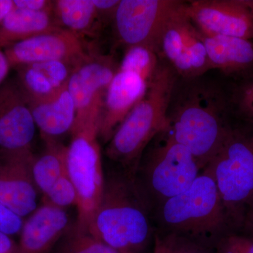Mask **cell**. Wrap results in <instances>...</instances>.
Returning <instances> with one entry per match:
<instances>
[{
  "label": "cell",
  "mask_w": 253,
  "mask_h": 253,
  "mask_svg": "<svg viewBox=\"0 0 253 253\" xmlns=\"http://www.w3.org/2000/svg\"><path fill=\"white\" fill-rule=\"evenodd\" d=\"M69 229L64 210L44 204L23 224L16 253H52Z\"/></svg>",
  "instance_id": "16"
},
{
  "label": "cell",
  "mask_w": 253,
  "mask_h": 253,
  "mask_svg": "<svg viewBox=\"0 0 253 253\" xmlns=\"http://www.w3.org/2000/svg\"><path fill=\"white\" fill-rule=\"evenodd\" d=\"M118 66L112 56L90 52L73 68L67 89L76 106L74 124L99 118L105 94Z\"/></svg>",
  "instance_id": "10"
},
{
  "label": "cell",
  "mask_w": 253,
  "mask_h": 253,
  "mask_svg": "<svg viewBox=\"0 0 253 253\" xmlns=\"http://www.w3.org/2000/svg\"><path fill=\"white\" fill-rule=\"evenodd\" d=\"M77 65L52 61L16 68L18 85L28 101H42L54 96L67 86Z\"/></svg>",
  "instance_id": "17"
},
{
  "label": "cell",
  "mask_w": 253,
  "mask_h": 253,
  "mask_svg": "<svg viewBox=\"0 0 253 253\" xmlns=\"http://www.w3.org/2000/svg\"><path fill=\"white\" fill-rule=\"evenodd\" d=\"M10 65L4 51L0 49V85L5 82L6 76L9 72Z\"/></svg>",
  "instance_id": "33"
},
{
  "label": "cell",
  "mask_w": 253,
  "mask_h": 253,
  "mask_svg": "<svg viewBox=\"0 0 253 253\" xmlns=\"http://www.w3.org/2000/svg\"><path fill=\"white\" fill-rule=\"evenodd\" d=\"M204 170L212 176L231 232H241L253 206V128L230 126Z\"/></svg>",
  "instance_id": "5"
},
{
  "label": "cell",
  "mask_w": 253,
  "mask_h": 253,
  "mask_svg": "<svg viewBox=\"0 0 253 253\" xmlns=\"http://www.w3.org/2000/svg\"><path fill=\"white\" fill-rule=\"evenodd\" d=\"M61 28L54 13L36 12L14 6L0 26V49Z\"/></svg>",
  "instance_id": "20"
},
{
  "label": "cell",
  "mask_w": 253,
  "mask_h": 253,
  "mask_svg": "<svg viewBox=\"0 0 253 253\" xmlns=\"http://www.w3.org/2000/svg\"><path fill=\"white\" fill-rule=\"evenodd\" d=\"M22 218L0 203V231L11 236L21 233Z\"/></svg>",
  "instance_id": "29"
},
{
  "label": "cell",
  "mask_w": 253,
  "mask_h": 253,
  "mask_svg": "<svg viewBox=\"0 0 253 253\" xmlns=\"http://www.w3.org/2000/svg\"><path fill=\"white\" fill-rule=\"evenodd\" d=\"M201 78H178L168 111V131L189 150L203 171L231 126L225 94L215 83Z\"/></svg>",
  "instance_id": "1"
},
{
  "label": "cell",
  "mask_w": 253,
  "mask_h": 253,
  "mask_svg": "<svg viewBox=\"0 0 253 253\" xmlns=\"http://www.w3.org/2000/svg\"><path fill=\"white\" fill-rule=\"evenodd\" d=\"M15 7L36 12L54 13V1L49 0H14Z\"/></svg>",
  "instance_id": "30"
},
{
  "label": "cell",
  "mask_w": 253,
  "mask_h": 253,
  "mask_svg": "<svg viewBox=\"0 0 253 253\" xmlns=\"http://www.w3.org/2000/svg\"><path fill=\"white\" fill-rule=\"evenodd\" d=\"M44 195V204L51 205L62 209L72 205L77 206V192L68 176V172L65 173Z\"/></svg>",
  "instance_id": "26"
},
{
  "label": "cell",
  "mask_w": 253,
  "mask_h": 253,
  "mask_svg": "<svg viewBox=\"0 0 253 253\" xmlns=\"http://www.w3.org/2000/svg\"><path fill=\"white\" fill-rule=\"evenodd\" d=\"M54 253H121L76 224L70 227Z\"/></svg>",
  "instance_id": "23"
},
{
  "label": "cell",
  "mask_w": 253,
  "mask_h": 253,
  "mask_svg": "<svg viewBox=\"0 0 253 253\" xmlns=\"http://www.w3.org/2000/svg\"><path fill=\"white\" fill-rule=\"evenodd\" d=\"M101 21L112 20L121 0H92Z\"/></svg>",
  "instance_id": "31"
},
{
  "label": "cell",
  "mask_w": 253,
  "mask_h": 253,
  "mask_svg": "<svg viewBox=\"0 0 253 253\" xmlns=\"http://www.w3.org/2000/svg\"><path fill=\"white\" fill-rule=\"evenodd\" d=\"M234 98L240 112L253 123V77L248 80L244 85L240 87Z\"/></svg>",
  "instance_id": "28"
},
{
  "label": "cell",
  "mask_w": 253,
  "mask_h": 253,
  "mask_svg": "<svg viewBox=\"0 0 253 253\" xmlns=\"http://www.w3.org/2000/svg\"><path fill=\"white\" fill-rule=\"evenodd\" d=\"M84 229L121 253H151L154 249L151 213L134 180L125 174L106 182L101 204Z\"/></svg>",
  "instance_id": "3"
},
{
  "label": "cell",
  "mask_w": 253,
  "mask_h": 253,
  "mask_svg": "<svg viewBox=\"0 0 253 253\" xmlns=\"http://www.w3.org/2000/svg\"><path fill=\"white\" fill-rule=\"evenodd\" d=\"M54 15L61 28L83 40L94 35L101 23L92 0H56Z\"/></svg>",
  "instance_id": "21"
},
{
  "label": "cell",
  "mask_w": 253,
  "mask_h": 253,
  "mask_svg": "<svg viewBox=\"0 0 253 253\" xmlns=\"http://www.w3.org/2000/svg\"><path fill=\"white\" fill-rule=\"evenodd\" d=\"M214 253H253V236L244 233L229 232L219 240Z\"/></svg>",
  "instance_id": "27"
},
{
  "label": "cell",
  "mask_w": 253,
  "mask_h": 253,
  "mask_svg": "<svg viewBox=\"0 0 253 253\" xmlns=\"http://www.w3.org/2000/svg\"><path fill=\"white\" fill-rule=\"evenodd\" d=\"M36 123L16 80L0 85V154L32 151Z\"/></svg>",
  "instance_id": "14"
},
{
  "label": "cell",
  "mask_w": 253,
  "mask_h": 253,
  "mask_svg": "<svg viewBox=\"0 0 253 253\" xmlns=\"http://www.w3.org/2000/svg\"><path fill=\"white\" fill-rule=\"evenodd\" d=\"M253 236V206L248 213L241 232Z\"/></svg>",
  "instance_id": "35"
},
{
  "label": "cell",
  "mask_w": 253,
  "mask_h": 253,
  "mask_svg": "<svg viewBox=\"0 0 253 253\" xmlns=\"http://www.w3.org/2000/svg\"><path fill=\"white\" fill-rule=\"evenodd\" d=\"M184 2L177 0H121L113 19L117 42L126 49L147 46L155 50L163 28Z\"/></svg>",
  "instance_id": "9"
},
{
  "label": "cell",
  "mask_w": 253,
  "mask_h": 253,
  "mask_svg": "<svg viewBox=\"0 0 253 253\" xmlns=\"http://www.w3.org/2000/svg\"><path fill=\"white\" fill-rule=\"evenodd\" d=\"M155 51L183 79L202 77L211 70L202 33L186 14V1L163 28Z\"/></svg>",
  "instance_id": "8"
},
{
  "label": "cell",
  "mask_w": 253,
  "mask_h": 253,
  "mask_svg": "<svg viewBox=\"0 0 253 253\" xmlns=\"http://www.w3.org/2000/svg\"><path fill=\"white\" fill-rule=\"evenodd\" d=\"M14 8V0H0V26Z\"/></svg>",
  "instance_id": "34"
},
{
  "label": "cell",
  "mask_w": 253,
  "mask_h": 253,
  "mask_svg": "<svg viewBox=\"0 0 253 253\" xmlns=\"http://www.w3.org/2000/svg\"><path fill=\"white\" fill-rule=\"evenodd\" d=\"M201 172L192 154L166 130L158 134L145 150L134 183L151 213L189 189Z\"/></svg>",
  "instance_id": "6"
},
{
  "label": "cell",
  "mask_w": 253,
  "mask_h": 253,
  "mask_svg": "<svg viewBox=\"0 0 253 253\" xmlns=\"http://www.w3.org/2000/svg\"><path fill=\"white\" fill-rule=\"evenodd\" d=\"M156 234L183 238L214 250L231 232L217 184L203 170L189 189L151 212Z\"/></svg>",
  "instance_id": "2"
},
{
  "label": "cell",
  "mask_w": 253,
  "mask_h": 253,
  "mask_svg": "<svg viewBox=\"0 0 253 253\" xmlns=\"http://www.w3.org/2000/svg\"><path fill=\"white\" fill-rule=\"evenodd\" d=\"M149 83L137 73L118 68L103 101L98 123L99 139L109 142L125 118L144 98Z\"/></svg>",
  "instance_id": "15"
},
{
  "label": "cell",
  "mask_w": 253,
  "mask_h": 253,
  "mask_svg": "<svg viewBox=\"0 0 253 253\" xmlns=\"http://www.w3.org/2000/svg\"><path fill=\"white\" fill-rule=\"evenodd\" d=\"M186 11L203 34L253 39V2L195 0L186 1Z\"/></svg>",
  "instance_id": "11"
},
{
  "label": "cell",
  "mask_w": 253,
  "mask_h": 253,
  "mask_svg": "<svg viewBox=\"0 0 253 253\" xmlns=\"http://www.w3.org/2000/svg\"><path fill=\"white\" fill-rule=\"evenodd\" d=\"M32 151L0 154V203L21 218L38 207Z\"/></svg>",
  "instance_id": "13"
},
{
  "label": "cell",
  "mask_w": 253,
  "mask_h": 253,
  "mask_svg": "<svg viewBox=\"0 0 253 253\" xmlns=\"http://www.w3.org/2000/svg\"><path fill=\"white\" fill-rule=\"evenodd\" d=\"M44 140L45 150L38 157L35 156L32 166L35 183L43 194H46L67 172L66 146L55 139Z\"/></svg>",
  "instance_id": "22"
},
{
  "label": "cell",
  "mask_w": 253,
  "mask_h": 253,
  "mask_svg": "<svg viewBox=\"0 0 253 253\" xmlns=\"http://www.w3.org/2000/svg\"><path fill=\"white\" fill-rule=\"evenodd\" d=\"M178 78L173 68L160 60L144 98L108 142V157L121 165L132 180L145 150L158 134L168 130V111Z\"/></svg>",
  "instance_id": "4"
},
{
  "label": "cell",
  "mask_w": 253,
  "mask_h": 253,
  "mask_svg": "<svg viewBox=\"0 0 253 253\" xmlns=\"http://www.w3.org/2000/svg\"><path fill=\"white\" fill-rule=\"evenodd\" d=\"M17 244L9 235L0 231V253H16Z\"/></svg>",
  "instance_id": "32"
},
{
  "label": "cell",
  "mask_w": 253,
  "mask_h": 253,
  "mask_svg": "<svg viewBox=\"0 0 253 253\" xmlns=\"http://www.w3.org/2000/svg\"><path fill=\"white\" fill-rule=\"evenodd\" d=\"M160 59L155 50L147 46L126 48L118 68L132 71L151 81L159 65Z\"/></svg>",
  "instance_id": "24"
},
{
  "label": "cell",
  "mask_w": 253,
  "mask_h": 253,
  "mask_svg": "<svg viewBox=\"0 0 253 253\" xmlns=\"http://www.w3.org/2000/svg\"><path fill=\"white\" fill-rule=\"evenodd\" d=\"M27 102L43 139H56L57 136L71 131L76 121V109L67 86L48 99L27 100Z\"/></svg>",
  "instance_id": "18"
},
{
  "label": "cell",
  "mask_w": 253,
  "mask_h": 253,
  "mask_svg": "<svg viewBox=\"0 0 253 253\" xmlns=\"http://www.w3.org/2000/svg\"><path fill=\"white\" fill-rule=\"evenodd\" d=\"M99 118L76 123L66 146V168L78 196L77 224L85 228L99 208L105 182L98 136Z\"/></svg>",
  "instance_id": "7"
},
{
  "label": "cell",
  "mask_w": 253,
  "mask_h": 253,
  "mask_svg": "<svg viewBox=\"0 0 253 253\" xmlns=\"http://www.w3.org/2000/svg\"><path fill=\"white\" fill-rule=\"evenodd\" d=\"M202 36L211 70L231 73L253 66V43L250 40L203 33Z\"/></svg>",
  "instance_id": "19"
},
{
  "label": "cell",
  "mask_w": 253,
  "mask_h": 253,
  "mask_svg": "<svg viewBox=\"0 0 253 253\" xmlns=\"http://www.w3.org/2000/svg\"><path fill=\"white\" fill-rule=\"evenodd\" d=\"M152 253H214V251L183 238L156 234Z\"/></svg>",
  "instance_id": "25"
},
{
  "label": "cell",
  "mask_w": 253,
  "mask_h": 253,
  "mask_svg": "<svg viewBox=\"0 0 253 253\" xmlns=\"http://www.w3.org/2000/svg\"><path fill=\"white\" fill-rule=\"evenodd\" d=\"M10 67L15 68L46 61H64L78 65L87 51L83 40L67 30L43 33L18 42L4 51Z\"/></svg>",
  "instance_id": "12"
}]
</instances>
